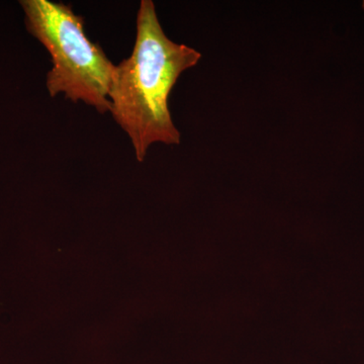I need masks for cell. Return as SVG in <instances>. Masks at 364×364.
Masks as SVG:
<instances>
[{"label":"cell","instance_id":"1","mask_svg":"<svg viewBox=\"0 0 364 364\" xmlns=\"http://www.w3.org/2000/svg\"><path fill=\"white\" fill-rule=\"evenodd\" d=\"M200 58L193 48L165 35L154 2L141 1L133 51L114 66L109 92L112 117L130 136L138 161H144L152 144L181 143L169 111L170 93L182 72Z\"/></svg>","mask_w":364,"mask_h":364},{"label":"cell","instance_id":"2","mask_svg":"<svg viewBox=\"0 0 364 364\" xmlns=\"http://www.w3.org/2000/svg\"><path fill=\"white\" fill-rule=\"evenodd\" d=\"M28 33L51 55L53 67L47 74L52 97L65 95L105 114L111 112L109 92L114 66L100 45L85 32L82 16L70 6L50 0H23Z\"/></svg>","mask_w":364,"mask_h":364},{"label":"cell","instance_id":"3","mask_svg":"<svg viewBox=\"0 0 364 364\" xmlns=\"http://www.w3.org/2000/svg\"><path fill=\"white\" fill-rule=\"evenodd\" d=\"M363 9H364V1H363Z\"/></svg>","mask_w":364,"mask_h":364}]
</instances>
